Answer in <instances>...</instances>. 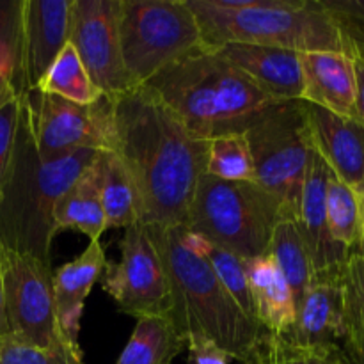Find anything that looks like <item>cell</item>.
I'll return each instance as SVG.
<instances>
[{
  "label": "cell",
  "mask_w": 364,
  "mask_h": 364,
  "mask_svg": "<svg viewBox=\"0 0 364 364\" xmlns=\"http://www.w3.org/2000/svg\"><path fill=\"white\" fill-rule=\"evenodd\" d=\"M127 167L142 226L185 228L208 141L196 137L148 87L112 96V149Z\"/></svg>",
  "instance_id": "1"
},
{
  "label": "cell",
  "mask_w": 364,
  "mask_h": 364,
  "mask_svg": "<svg viewBox=\"0 0 364 364\" xmlns=\"http://www.w3.org/2000/svg\"><path fill=\"white\" fill-rule=\"evenodd\" d=\"M96 155V149H78L57 160H43L21 100L13 156L0 188V245L52 265L57 233L53 206L92 166Z\"/></svg>",
  "instance_id": "2"
},
{
  "label": "cell",
  "mask_w": 364,
  "mask_h": 364,
  "mask_svg": "<svg viewBox=\"0 0 364 364\" xmlns=\"http://www.w3.org/2000/svg\"><path fill=\"white\" fill-rule=\"evenodd\" d=\"M178 119L203 141L244 134L277 103L219 52L198 46L146 82Z\"/></svg>",
  "instance_id": "3"
},
{
  "label": "cell",
  "mask_w": 364,
  "mask_h": 364,
  "mask_svg": "<svg viewBox=\"0 0 364 364\" xmlns=\"http://www.w3.org/2000/svg\"><path fill=\"white\" fill-rule=\"evenodd\" d=\"M169 283V318L181 338L205 336L231 355L242 359L265 333L245 315L223 287L203 256L181 242V228L146 226Z\"/></svg>",
  "instance_id": "4"
},
{
  "label": "cell",
  "mask_w": 364,
  "mask_h": 364,
  "mask_svg": "<svg viewBox=\"0 0 364 364\" xmlns=\"http://www.w3.org/2000/svg\"><path fill=\"white\" fill-rule=\"evenodd\" d=\"M201 45H258L297 53H345L340 32L320 0H187Z\"/></svg>",
  "instance_id": "5"
},
{
  "label": "cell",
  "mask_w": 364,
  "mask_h": 364,
  "mask_svg": "<svg viewBox=\"0 0 364 364\" xmlns=\"http://www.w3.org/2000/svg\"><path fill=\"white\" fill-rule=\"evenodd\" d=\"M283 219L281 203L255 181L203 174L185 228L242 262H251L267 255L274 230Z\"/></svg>",
  "instance_id": "6"
},
{
  "label": "cell",
  "mask_w": 364,
  "mask_h": 364,
  "mask_svg": "<svg viewBox=\"0 0 364 364\" xmlns=\"http://www.w3.org/2000/svg\"><path fill=\"white\" fill-rule=\"evenodd\" d=\"M255 167V183L281 203L284 219L297 223L311 139L302 100L277 102L244 132Z\"/></svg>",
  "instance_id": "7"
},
{
  "label": "cell",
  "mask_w": 364,
  "mask_h": 364,
  "mask_svg": "<svg viewBox=\"0 0 364 364\" xmlns=\"http://www.w3.org/2000/svg\"><path fill=\"white\" fill-rule=\"evenodd\" d=\"M119 43L139 87L201 46V32L187 0H119Z\"/></svg>",
  "instance_id": "8"
},
{
  "label": "cell",
  "mask_w": 364,
  "mask_h": 364,
  "mask_svg": "<svg viewBox=\"0 0 364 364\" xmlns=\"http://www.w3.org/2000/svg\"><path fill=\"white\" fill-rule=\"evenodd\" d=\"M39 156L46 162L78 149H112V96L91 105L32 89L21 95Z\"/></svg>",
  "instance_id": "9"
},
{
  "label": "cell",
  "mask_w": 364,
  "mask_h": 364,
  "mask_svg": "<svg viewBox=\"0 0 364 364\" xmlns=\"http://www.w3.org/2000/svg\"><path fill=\"white\" fill-rule=\"evenodd\" d=\"M0 270L11 336L45 348L68 341L53 306V267L0 245Z\"/></svg>",
  "instance_id": "10"
},
{
  "label": "cell",
  "mask_w": 364,
  "mask_h": 364,
  "mask_svg": "<svg viewBox=\"0 0 364 364\" xmlns=\"http://www.w3.org/2000/svg\"><path fill=\"white\" fill-rule=\"evenodd\" d=\"M119 249V262L107 263L103 290L124 315L135 318L169 315L167 274L146 226L135 224L124 230Z\"/></svg>",
  "instance_id": "11"
},
{
  "label": "cell",
  "mask_w": 364,
  "mask_h": 364,
  "mask_svg": "<svg viewBox=\"0 0 364 364\" xmlns=\"http://www.w3.org/2000/svg\"><path fill=\"white\" fill-rule=\"evenodd\" d=\"M68 43L103 95L134 89L121 55L119 0H73Z\"/></svg>",
  "instance_id": "12"
},
{
  "label": "cell",
  "mask_w": 364,
  "mask_h": 364,
  "mask_svg": "<svg viewBox=\"0 0 364 364\" xmlns=\"http://www.w3.org/2000/svg\"><path fill=\"white\" fill-rule=\"evenodd\" d=\"M71 4L73 0H23L21 95L38 89L68 45Z\"/></svg>",
  "instance_id": "13"
},
{
  "label": "cell",
  "mask_w": 364,
  "mask_h": 364,
  "mask_svg": "<svg viewBox=\"0 0 364 364\" xmlns=\"http://www.w3.org/2000/svg\"><path fill=\"white\" fill-rule=\"evenodd\" d=\"M341 270L315 274L299 306L294 327L284 338L313 350L341 352L347 338Z\"/></svg>",
  "instance_id": "14"
},
{
  "label": "cell",
  "mask_w": 364,
  "mask_h": 364,
  "mask_svg": "<svg viewBox=\"0 0 364 364\" xmlns=\"http://www.w3.org/2000/svg\"><path fill=\"white\" fill-rule=\"evenodd\" d=\"M331 169L322 156L311 148L308 171H306L304 187H302L301 212H299L297 228L308 249L309 259L315 274L336 272L343 269L352 249L338 244L329 233L327 226V183Z\"/></svg>",
  "instance_id": "15"
},
{
  "label": "cell",
  "mask_w": 364,
  "mask_h": 364,
  "mask_svg": "<svg viewBox=\"0 0 364 364\" xmlns=\"http://www.w3.org/2000/svg\"><path fill=\"white\" fill-rule=\"evenodd\" d=\"M311 146L334 176L355 187L364 178V127L354 117L304 102Z\"/></svg>",
  "instance_id": "16"
},
{
  "label": "cell",
  "mask_w": 364,
  "mask_h": 364,
  "mask_svg": "<svg viewBox=\"0 0 364 364\" xmlns=\"http://www.w3.org/2000/svg\"><path fill=\"white\" fill-rule=\"evenodd\" d=\"M231 64L244 71L256 85L277 102L302 100L301 53L258 45H224L213 48Z\"/></svg>",
  "instance_id": "17"
},
{
  "label": "cell",
  "mask_w": 364,
  "mask_h": 364,
  "mask_svg": "<svg viewBox=\"0 0 364 364\" xmlns=\"http://www.w3.org/2000/svg\"><path fill=\"white\" fill-rule=\"evenodd\" d=\"M105 249L100 240L89 242L85 251L73 262L53 272V306L63 336L78 345L84 304L92 287L107 269Z\"/></svg>",
  "instance_id": "18"
},
{
  "label": "cell",
  "mask_w": 364,
  "mask_h": 364,
  "mask_svg": "<svg viewBox=\"0 0 364 364\" xmlns=\"http://www.w3.org/2000/svg\"><path fill=\"white\" fill-rule=\"evenodd\" d=\"M302 102L331 110L338 116H355L354 59L341 52L301 53Z\"/></svg>",
  "instance_id": "19"
},
{
  "label": "cell",
  "mask_w": 364,
  "mask_h": 364,
  "mask_svg": "<svg viewBox=\"0 0 364 364\" xmlns=\"http://www.w3.org/2000/svg\"><path fill=\"white\" fill-rule=\"evenodd\" d=\"M245 263L249 290L255 304V318L267 333L287 336L295 323L294 297L287 279L272 256L267 255Z\"/></svg>",
  "instance_id": "20"
},
{
  "label": "cell",
  "mask_w": 364,
  "mask_h": 364,
  "mask_svg": "<svg viewBox=\"0 0 364 364\" xmlns=\"http://www.w3.org/2000/svg\"><path fill=\"white\" fill-rule=\"evenodd\" d=\"M100 201L109 228H128L141 224V205L132 176L119 156L110 149L98 151L92 162Z\"/></svg>",
  "instance_id": "21"
},
{
  "label": "cell",
  "mask_w": 364,
  "mask_h": 364,
  "mask_svg": "<svg viewBox=\"0 0 364 364\" xmlns=\"http://www.w3.org/2000/svg\"><path fill=\"white\" fill-rule=\"evenodd\" d=\"M53 223L57 231L75 230L89 237V242L100 240L102 233L107 230V220L92 167H89L57 199L53 206Z\"/></svg>",
  "instance_id": "22"
},
{
  "label": "cell",
  "mask_w": 364,
  "mask_h": 364,
  "mask_svg": "<svg viewBox=\"0 0 364 364\" xmlns=\"http://www.w3.org/2000/svg\"><path fill=\"white\" fill-rule=\"evenodd\" d=\"M187 347L167 315L137 318L134 333L116 364H173Z\"/></svg>",
  "instance_id": "23"
},
{
  "label": "cell",
  "mask_w": 364,
  "mask_h": 364,
  "mask_svg": "<svg viewBox=\"0 0 364 364\" xmlns=\"http://www.w3.org/2000/svg\"><path fill=\"white\" fill-rule=\"evenodd\" d=\"M267 252L272 256L283 277L287 279L291 297H294L295 311H297L313 277H315V270H313L308 249H306L304 240H302L297 224L294 220L283 219L277 224Z\"/></svg>",
  "instance_id": "24"
},
{
  "label": "cell",
  "mask_w": 364,
  "mask_h": 364,
  "mask_svg": "<svg viewBox=\"0 0 364 364\" xmlns=\"http://www.w3.org/2000/svg\"><path fill=\"white\" fill-rule=\"evenodd\" d=\"M181 242L192 252L203 256L208 262L217 279L223 283V287L233 297V301L240 306L242 311L247 316H251V318H255V304H252L251 290H249L245 263L238 256L231 255L226 249L217 247L215 244L206 240L201 235L187 230V228H181Z\"/></svg>",
  "instance_id": "25"
},
{
  "label": "cell",
  "mask_w": 364,
  "mask_h": 364,
  "mask_svg": "<svg viewBox=\"0 0 364 364\" xmlns=\"http://www.w3.org/2000/svg\"><path fill=\"white\" fill-rule=\"evenodd\" d=\"M38 89L80 105H91L103 96L70 43L64 46L48 73L39 82Z\"/></svg>",
  "instance_id": "26"
},
{
  "label": "cell",
  "mask_w": 364,
  "mask_h": 364,
  "mask_svg": "<svg viewBox=\"0 0 364 364\" xmlns=\"http://www.w3.org/2000/svg\"><path fill=\"white\" fill-rule=\"evenodd\" d=\"M327 226L334 240L347 249H355L363 242L361 215L354 187L338 180L331 171L327 183Z\"/></svg>",
  "instance_id": "27"
},
{
  "label": "cell",
  "mask_w": 364,
  "mask_h": 364,
  "mask_svg": "<svg viewBox=\"0 0 364 364\" xmlns=\"http://www.w3.org/2000/svg\"><path fill=\"white\" fill-rule=\"evenodd\" d=\"M345 311V347L364 354V252L352 249L341 270Z\"/></svg>",
  "instance_id": "28"
},
{
  "label": "cell",
  "mask_w": 364,
  "mask_h": 364,
  "mask_svg": "<svg viewBox=\"0 0 364 364\" xmlns=\"http://www.w3.org/2000/svg\"><path fill=\"white\" fill-rule=\"evenodd\" d=\"M23 0H0V77L21 95Z\"/></svg>",
  "instance_id": "29"
},
{
  "label": "cell",
  "mask_w": 364,
  "mask_h": 364,
  "mask_svg": "<svg viewBox=\"0 0 364 364\" xmlns=\"http://www.w3.org/2000/svg\"><path fill=\"white\" fill-rule=\"evenodd\" d=\"M206 174L228 181H255V167L244 134H230L208 141Z\"/></svg>",
  "instance_id": "30"
},
{
  "label": "cell",
  "mask_w": 364,
  "mask_h": 364,
  "mask_svg": "<svg viewBox=\"0 0 364 364\" xmlns=\"http://www.w3.org/2000/svg\"><path fill=\"white\" fill-rule=\"evenodd\" d=\"M340 352L313 350L301 347L279 334L263 333L247 352L242 364H333Z\"/></svg>",
  "instance_id": "31"
},
{
  "label": "cell",
  "mask_w": 364,
  "mask_h": 364,
  "mask_svg": "<svg viewBox=\"0 0 364 364\" xmlns=\"http://www.w3.org/2000/svg\"><path fill=\"white\" fill-rule=\"evenodd\" d=\"M0 364H84V358L80 345L71 341L45 348L6 336L0 338Z\"/></svg>",
  "instance_id": "32"
},
{
  "label": "cell",
  "mask_w": 364,
  "mask_h": 364,
  "mask_svg": "<svg viewBox=\"0 0 364 364\" xmlns=\"http://www.w3.org/2000/svg\"><path fill=\"white\" fill-rule=\"evenodd\" d=\"M340 32L348 57L364 60V0H320Z\"/></svg>",
  "instance_id": "33"
},
{
  "label": "cell",
  "mask_w": 364,
  "mask_h": 364,
  "mask_svg": "<svg viewBox=\"0 0 364 364\" xmlns=\"http://www.w3.org/2000/svg\"><path fill=\"white\" fill-rule=\"evenodd\" d=\"M20 96H14L0 107V188L13 156L14 139H16L18 119H20Z\"/></svg>",
  "instance_id": "34"
},
{
  "label": "cell",
  "mask_w": 364,
  "mask_h": 364,
  "mask_svg": "<svg viewBox=\"0 0 364 364\" xmlns=\"http://www.w3.org/2000/svg\"><path fill=\"white\" fill-rule=\"evenodd\" d=\"M188 364H231V355L205 336L187 338Z\"/></svg>",
  "instance_id": "35"
},
{
  "label": "cell",
  "mask_w": 364,
  "mask_h": 364,
  "mask_svg": "<svg viewBox=\"0 0 364 364\" xmlns=\"http://www.w3.org/2000/svg\"><path fill=\"white\" fill-rule=\"evenodd\" d=\"M355 66V116L364 127V60L354 59Z\"/></svg>",
  "instance_id": "36"
},
{
  "label": "cell",
  "mask_w": 364,
  "mask_h": 364,
  "mask_svg": "<svg viewBox=\"0 0 364 364\" xmlns=\"http://www.w3.org/2000/svg\"><path fill=\"white\" fill-rule=\"evenodd\" d=\"M11 336L9 326H7L6 318V304H4V281H2V270H0V338Z\"/></svg>",
  "instance_id": "37"
},
{
  "label": "cell",
  "mask_w": 364,
  "mask_h": 364,
  "mask_svg": "<svg viewBox=\"0 0 364 364\" xmlns=\"http://www.w3.org/2000/svg\"><path fill=\"white\" fill-rule=\"evenodd\" d=\"M14 96H20V95L14 91V87L11 85V82L7 80V78L0 77V107H2L6 102H9L11 98H14Z\"/></svg>",
  "instance_id": "38"
},
{
  "label": "cell",
  "mask_w": 364,
  "mask_h": 364,
  "mask_svg": "<svg viewBox=\"0 0 364 364\" xmlns=\"http://www.w3.org/2000/svg\"><path fill=\"white\" fill-rule=\"evenodd\" d=\"M354 191H355V196H358L359 215H361V228H363V238H364V178L358 185H355Z\"/></svg>",
  "instance_id": "39"
},
{
  "label": "cell",
  "mask_w": 364,
  "mask_h": 364,
  "mask_svg": "<svg viewBox=\"0 0 364 364\" xmlns=\"http://www.w3.org/2000/svg\"><path fill=\"white\" fill-rule=\"evenodd\" d=\"M341 355L348 364H364V354L361 352L348 350V348H341Z\"/></svg>",
  "instance_id": "40"
},
{
  "label": "cell",
  "mask_w": 364,
  "mask_h": 364,
  "mask_svg": "<svg viewBox=\"0 0 364 364\" xmlns=\"http://www.w3.org/2000/svg\"><path fill=\"white\" fill-rule=\"evenodd\" d=\"M333 364H348V363L345 361V359H343V355H341V352H340V355H338V358L334 359Z\"/></svg>",
  "instance_id": "41"
},
{
  "label": "cell",
  "mask_w": 364,
  "mask_h": 364,
  "mask_svg": "<svg viewBox=\"0 0 364 364\" xmlns=\"http://www.w3.org/2000/svg\"><path fill=\"white\" fill-rule=\"evenodd\" d=\"M359 247H361V251L364 252V238H363V242H361V245H359Z\"/></svg>",
  "instance_id": "42"
}]
</instances>
